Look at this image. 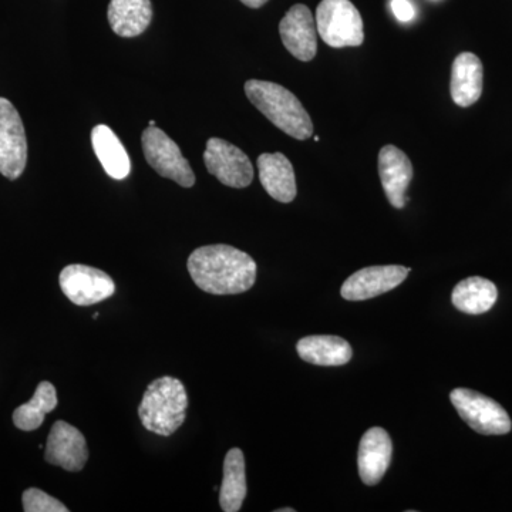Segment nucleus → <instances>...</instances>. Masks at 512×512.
<instances>
[{"label":"nucleus","instance_id":"1","mask_svg":"<svg viewBox=\"0 0 512 512\" xmlns=\"http://www.w3.org/2000/svg\"><path fill=\"white\" fill-rule=\"evenodd\" d=\"M192 281L212 295H237L249 291L256 281V264L247 252L229 245H207L188 258Z\"/></svg>","mask_w":512,"mask_h":512},{"label":"nucleus","instance_id":"2","mask_svg":"<svg viewBox=\"0 0 512 512\" xmlns=\"http://www.w3.org/2000/svg\"><path fill=\"white\" fill-rule=\"evenodd\" d=\"M245 94L266 119L288 136L301 141L313 136L311 116L298 97L285 87L264 80H248Z\"/></svg>","mask_w":512,"mask_h":512},{"label":"nucleus","instance_id":"3","mask_svg":"<svg viewBox=\"0 0 512 512\" xmlns=\"http://www.w3.org/2000/svg\"><path fill=\"white\" fill-rule=\"evenodd\" d=\"M188 396L184 384L165 376L147 387L138 407L141 423L151 433L170 437L183 426L187 416Z\"/></svg>","mask_w":512,"mask_h":512},{"label":"nucleus","instance_id":"4","mask_svg":"<svg viewBox=\"0 0 512 512\" xmlns=\"http://www.w3.org/2000/svg\"><path fill=\"white\" fill-rule=\"evenodd\" d=\"M315 20L319 36L330 47H356L365 40L362 16L350 0H322Z\"/></svg>","mask_w":512,"mask_h":512},{"label":"nucleus","instance_id":"5","mask_svg":"<svg viewBox=\"0 0 512 512\" xmlns=\"http://www.w3.org/2000/svg\"><path fill=\"white\" fill-rule=\"evenodd\" d=\"M451 403L461 419L484 436H503L510 433V416L501 404L470 389H456L450 394Z\"/></svg>","mask_w":512,"mask_h":512},{"label":"nucleus","instance_id":"6","mask_svg":"<svg viewBox=\"0 0 512 512\" xmlns=\"http://www.w3.org/2000/svg\"><path fill=\"white\" fill-rule=\"evenodd\" d=\"M141 144L147 163L161 177L170 178L184 188H191L195 184V174L187 158L183 156L177 143H174L161 128H146L141 137Z\"/></svg>","mask_w":512,"mask_h":512},{"label":"nucleus","instance_id":"7","mask_svg":"<svg viewBox=\"0 0 512 512\" xmlns=\"http://www.w3.org/2000/svg\"><path fill=\"white\" fill-rule=\"evenodd\" d=\"M28 163V141L18 110L0 97V174L18 180Z\"/></svg>","mask_w":512,"mask_h":512},{"label":"nucleus","instance_id":"8","mask_svg":"<svg viewBox=\"0 0 512 512\" xmlns=\"http://www.w3.org/2000/svg\"><path fill=\"white\" fill-rule=\"evenodd\" d=\"M204 163L210 174L227 187L247 188L254 181V167L247 154L222 138L208 140Z\"/></svg>","mask_w":512,"mask_h":512},{"label":"nucleus","instance_id":"9","mask_svg":"<svg viewBox=\"0 0 512 512\" xmlns=\"http://www.w3.org/2000/svg\"><path fill=\"white\" fill-rule=\"evenodd\" d=\"M60 288L70 302L79 306L96 305L116 292V284L106 272L87 265H69L59 278Z\"/></svg>","mask_w":512,"mask_h":512},{"label":"nucleus","instance_id":"10","mask_svg":"<svg viewBox=\"0 0 512 512\" xmlns=\"http://www.w3.org/2000/svg\"><path fill=\"white\" fill-rule=\"evenodd\" d=\"M409 274L410 269L402 265L369 266L349 276L340 289V295L346 301H367L393 291Z\"/></svg>","mask_w":512,"mask_h":512},{"label":"nucleus","instance_id":"11","mask_svg":"<svg viewBox=\"0 0 512 512\" xmlns=\"http://www.w3.org/2000/svg\"><path fill=\"white\" fill-rule=\"evenodd\" d=\"M45 458L47 463L63 470L82 471L89 460V448L82 431L66 421H56L47 439Z\"/></svg>","mask_w":512,"mask_h":512},{"label":"nucleus","instance_id":"12","mask_svg":"<svg viewBox=\"0 0 512 512\" xmlns=\"http://www.w3.org/2000/svg\"><path fill=\"white\" fill-rule=\"evenodd\" d=\"M282 43L293 57L301 62H311L318 52L316 20L311 9L305 5H295L289 9L279 23Z\"/></svg>","mask_w":512,"mask_h":512},{"label":"nucleus","instance_id":"13","mask_svg":"<svg viewBox=\"0 0 512 512\" xmlns=\"http://www.w3.org/2000/svg\"><path fill=\"white\" fill-rule=\"evenodd\" d=\"M379 175L387 200L397 210L406 205V191L413 180V164L400 148L384 146L379 153Z\"/></svg>","mask_w":512,"mask_h":512},{"label":"nucleus","instance_id":"14","mask_svg":"<svg viewBox=\"0 0 512 512\" xmlns=\"http://www.w3.org/2000/svg\"><path fill=\"white\" fill-rule=\"evenodd\" d=\"M393 444L386 430L372 427L360 440L357 467L360 478L366 485H376L382 481L392 461Z\"/></svg>","mask_w":512,"mask_h":512},{"label":"nucleus","instance_id":"15","mask_svg":"<svg viewBox=\"0 0 512 512\" xmlns=\"http://www.w3.org/2000/svg\"><path fill=\"white\" fill-rule=\"evenodd\" d=\"M259 180L274 200L289 204L298 194L295 171L282 153H265L258 157Z\"/></svg>","mask_w":512,"mask_h":512},{"label":"nucleus","instance_id":"16","mask_svg":"<svg viewBox=\"0 0 512 512\" xmlns=\"http://www.w3.org/2000/svg\"><path fill=\"white\" fill-rule=\"evenodd\" d=\"M483 63L474 53L464 52L451 67V99L460 107L473 106L483 93Z\"/></svg>","mask_w":512,"mask_h":512},{"label":"nucleus","instance_id":"17","mask_svg":"<svg viewBox=\"0 0 512 512\" xmlns=\"http://www.w3.org/2000/svg\"><path fill=\"white\" fill-rule=\"evenodd\" d=\"M296 350L302 360L316 366H343L353 355L348 340L329 335L303 338L296 345Z\"/></svg>","mask_w":512,"mask_h":512},{"label":"nucleus","instance_id":"18","mask_svg":"<svg viewBox=\"0 0 512 512\" xmlns=\"http://www.w3.org/2000/svg\"><path fill=\"white\" fill-rule=\"evenodd\" d=\"M107 16L116 35L136 37L150 26L153 6L150 0H111Z\"/></svg>","mask_w":512,"mask_h":512},{"label":"nucleus","instance_id":"19","mask_svg":"<svg viewBox=\"0 0 512 512\" xmlns=\"http://www.w3.org/2000/svg\"><path fill=\"white\" fill-rule=\"evenodd\" d=\"M92 144L94 153L104 171L114 180H124L131 171V161L126 148L110 127L99 124L93 128Z\"/></svg>","mask_w":512,"mask_h":512},{"label":"nucleus","instance_id":"20","mask_svg":"<svg viewBox=\"0 0 512 512\" xmlns=\"http://www.w3.org/2000/svg\"><path fill=\"white\" fill-rule=\"evenodd\" d=\"M247 471L245 457L239 448H232L225 456L224 478L220 488L222 511L238 512L247 497Z\"/></svg>","mask_w":512,"mask_h":512},{"label":"nucleus","instance_id":"21","mask_svg":"<svg viewBox=\"0 0 512 512\" xmlns=\"http://www.w3.org/2000/svg\"><path fill=\"white\" fill-rule=\"evenodd\" d=\"M497 298V286L493 282L481 276H471L454 288L451 302L467 315H483L493 308Z\"/></svg>","mask_w":512,"mask_h":512},{"label":"nucleus","instance_id":"22","mask_svg":"<svg viewBox=\"0 0 512 512\" xmlns=\"http://www.w3.org/2000/svg\"><path fill=\"white\" fill-rule=\"evenodd\" d=\"M56 407V387L49 382H40L32 400L22 404L13 413V423H15L19 430H37L45 421L46 414L53 412Z\"/></svg>","mask_w":512,"mask_h":512},{"label":"nucleus","instance_id":"23","mask_svg":"<svg viewBox=\"0 0 512 512\" xmlns=\"http://www.w3.org/2000/svg\"><path fill=\"white\" fill-rule=\"evenodd\" d=\"M23 510L26 512H69V508L52 495L37 488H29L23 493Z\"/></svg>","mask_w":512,"mask_h":512},{"label":"nucleus","instance_id":"24","mask_svg":"<svg viewBox=\"0 0 512 512\" xmlns=\"http://www.w3.org/2000/svg\"><path fill=\"white\" fill-rule=\"evenodd\" d=\"M392 10L397 20L403 23L410 22L416 15V10L409 0H392Z\"/></svg>","mask_w":512,"mask_h":512},{"label":"nucleus","instance_id":"25","mask_svg":"<svg viewBox=\"0 0 512 512\" xmlns=\"http://www.w3.org/2000/svg\"><path fill=\"white\" fill-rule=\"evenodd\" d=\"M241 2L244 3L245 6H248V8L258 9L262 8L265 3H268V0H241Z\"/></svg>","mask_w":512,"mask_h":512},{"label":"nucleus","instance_id":"26","mask_svg":"<svg viewBox=\"0 0 512 512\" xmlns=\"http://www.w3.org/2000/svg\"><path fill=\"white\" fill-rule=\"evenodd\" d=\"M276 512H295L293 508H281V510H276Z\"/></svg>","mask_w":512,"mask_h":512},{"label":"nucleus","instance_id":"27","mask_svg":"<svg viewBox=\"0 0 512 512\" xmlns=\"http://www.w3.org/2000/svg\"><path fill=\"white\" fill-rule=\"evenodd\" d=\"M150 126H151V127H154V126H156V121H154V120H151V121H150Z\"/></svg>","mask_w":512,"mask_h":512}]
</instances>
